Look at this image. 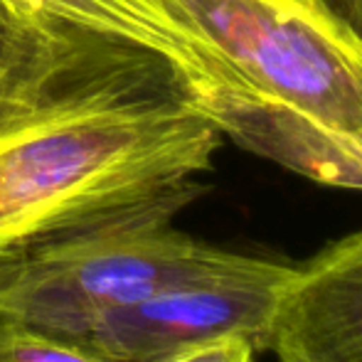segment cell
Here are the masks:
<instances>
[{
	"instance_id": "7a4b0ae2",
	"label": "cell",
	"mask_w": 362,
	"mask_h": 362,
	"mask_svg": "<svg viewBox=\"0 0 362 362\" xmlns=\"http://www.w3.org/2000/svg\"><path fill=\"white\" fill-rule=\"evenodd\" d=\"M202 192L205 185L187 187L0 269V320L76 345L106 310L257 267L259 257L212 247L173 227L177 212Z\"/></svg>"
},
{
	"instance_id": "30bf717a",
	"label": "cell",
	"mask_w": 362,
	"mask_h": 362,
	"mask_svg": "<svg viewBox=\"0 0 362 362\" xmlns=\"http://www.w3.org/2000/svg\"><path fill=\"white\" fill-rule=\"evenodd\" d=\"M362 37V0H323Z\"/></svg>"
},
{
	"instance_id": "8fae6325",
	"label": "cell",
	"mask_w": 362,
	"mask_h": 362,
	"mask_svg": "<svg viewBox=\"0 0 362 362\" xmlns=\"http://www.w3.org/2000/svg\"><path fill=\"white\" fill-rule=\"evenodd\" d=\"M25 116H28V114H25ZM20 119H23V116H18V119H10V121H3V124H0V136H3V134H5V131H8V129H10V126H13V124H15V121H20Z\"/></svg>"
},
{
	"instance_id": "5b68a950",
	"label": "cell",
	"mask_w": 362,
	"mask_h": 362,
	"mask_svg": "<svg viewBox=\"0 0 362 362\" xmlns=\"http://www.w3.org/2000/svg\"><path fill=\"white\" fill-rule=\"evenodd\" d=\"M47 20L104 45L153 57L170 69L185 99L222 126L262 91L224 57L168 0H18Z\"/></svg>"
},
{
	"instance_id": "277c9868",
	"label": "cell",
	"mask_w": 362,
	"mask_h": 362,
	"mask_svg": "<svg viewBox=\"0 0 362 362\" xmlns=\"http://www.w3.org/2000/svg\"><path fill=\"white\" fill-rule=\"evenodd\" d=\"M296 267L262 259L227 276L200 279L106 310L74 345L109 362H146L219 335L267 350L269 323Z\"/></svg>"
},
{
	"instance_id": "9c48e42d",
	"label": "cell",
	"mask_w": 362,
	"mask_h": 362,
	"mask_svg": "<svg viewBox=\"0 0 362 362\" xmlns=\"http://www.w3.org/2000/svg\"><path fill=\"white\" fill-rule=\"evenodd\" d=\"M254 355H257V348L249 338L219 335V338L185 345V348H177L146 362H254Z\"/></svg>"
},
{
	"instance_id": "8992f818",
	"label": "cell",
	"mask_w": 362,
	"mask_h": 362,
	"mask_svg": "<svg viewBox=\"0 0 362 362\" xmlns=\"http://www.w3.org/2000/svg\"><path fill=\"white\" fill-rule=\"evenodd\" d=\"M144 62L156 59L86 37L18 0H0V124Z\"/></svg>"
},
{
	"instance_id": "6da1fadb",
	"label": "cell",
	"mask_w": 362,
	"mask_h": 362,
	"mask_svg": "<svg viewBox=\"0 0 362 362\" xmlns=\"http://www.w3.org/2000/svg\"><path fill=\"white\" fill-rule=\"evenodd\" d=\"M219 144L158 62L23 116L0 136V269L200 185Z\"/></svg>"
},
{
	"instance_id": "3957f363",
	"label": "cell",
	"mask_w": 362,
	"mask_h": 362,
	"mask_svg": "<svg viewBox=\"0 0 362 362\" xmlns=\"http://www.w3.org/2000/svg\"><path fill=\"white\" fill-rule=\"evenodd\" d=\"M247 84L362 139V37L323 0H168Z\"/></svg>"
},
{
	"instance_id": "ba28073f",
	"label": "cell",
	"mask_w": 362,
	"mask_h": 362,
	"mask_svg": "<svg viewBox=\"0 0 362 362\" xmlns=\"http://www.w3.org/2000/svg\"><path fill=\"white\" fill-rule=\"evenodd\" d=\"M0 362H109L74 345L0 320Z\"/></svg>"
},
{
	"instance_id": "52a82bcc",
	"label": "cell",
	"mask_w": 362,
	"mask_h": 362,
	"mask_svg": "<svg viewBox=\"0 0 362 362\" xmlns=\"http://www.w3.org/2000/svg\"><path fill=\"white\" fill-rule=\"evenodd\" d=\"M267 350L279 362H362V232L296 267L269 323Z\"/></svg>"
}]
</instances>
